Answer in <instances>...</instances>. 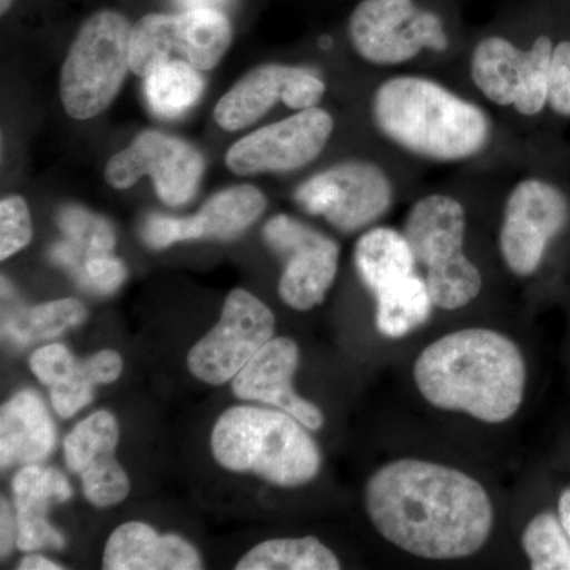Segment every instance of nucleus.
Segmentation results:
<instances>
[{"label": "nucleus", "mask_w": 570, "mask_h": 570, "mask_svg": "<svg viewBox=\"0 0 570 570\" xmlns=\"http://www.w3.org/2000/svg\"><path fill=\"white\" fill-rule=\"evenodd\" d=\"M32 219L29 206L20 195L0 202V261L13 257L32 242Z\"/></svg>", "instance_id": "nucleus-30"}, {"label": "nucleus", "mask_w": 570, "mask_h": 570, "mask_svg": "<svg viewBox=\"0 0 570 570\" xmlns=\"http://www.w3.org/2000/svg\"><path fill=\"white\" fill-rule=\"evenodd\" d=\"M78 360L71 354L70 348L63 344H48L37 348L29 360V367L48 389L56 387L69 377Z\"/></svg>", "instance_id": "nucleus-32"}, {"label": "nucleus", "mask_w": 570, "mask_h": 570, "mask_svg": "<svg viewBox=\"0 0 570 570\" xmlns=\"http://www.w3.org/2000/svg\"><path fill=\"white\" fill-rule=\"evenodd\" d=\"M75 273L85 287L104 295L118 291L127 277L126 265L112 253L86 255Z\"/></svg>", "instance_id": "nucleus-31"}, {"label": "nucleus", "mask_w": 570, "mask_h": 570, "mask_svg": "<svg viewBox=\"0 0 570 570\" xmlns=\"http://www.w3.org/2000/svg\"><path fill=\"white\" fill-rule=\"evenodd\" d=\"M414 381L431 406L504 423L519 412L527 365L510 337L466 328L439 337L415 360Z\"/></svg>", "instance_id": "nucleus-2"}, {"label": "nucleus", "mask_w": 570, "mask_h": 570, "mask_svg": "<svg viewBox=\"0 0 570 570\" xmlns=\"http://www.w3.org/2000/svg\"><path fill=\"white\" fill-rule=\"evenodd\" d=\"M335 129L322 108L296 111L291 118L254 130L234 142L225 165L235 175L287 174L313 163L324 151Z\"/></svg>", "instance_id": "nucleus-13"}, {"label": "nucleus", "mask_w": 570, "mask_h": 570, "mask_svg": "<svg viewBox=\"0 0 570 570\" xmlns=\"http://www.w3.org/2000/svg\"><path fill=\"white\" fill-rule=\"evenodd\" d=\"M299 365V348L291 337H273L232 382L239 400L272 404L294 415L307 430H321L324 415L316 404L296 395L292 379Z\"/></svg>", "instance_id": "nucleus-18"}, {"label": "nucleus", "mask_w": 570, "mask_h": 570, "mask_svg": "<svg viewBox=\"0 0 570 570\" xmlns=\"http://www.w3.org/2000/svg\"><path fill=\"white\" fill-rule=\"evenodd\" d=\"M524 553L534 570H570V538L560 515L539 513L521 535Z\"/></svg>", "instance_id": "nucleus-28"}, {"label": "nucleus", "mask_w": 570, "mask_h": 570, "mask_svg": "<svg viewBox=\"0 0 570 570\" xmlns=\"http://www.w3.org/2000/svg\"><path fill=\"white\" fill-rule=\"evenodd\" d=\"M341 562L317 538L272 539L258 543L236 570H337Z\"/></svg>", "instance_id": "nucleus-26"}, {"label": "nucleus", "mask_w": 570, "mask_h": 570, "mask_svg": "<svg viewBox=\"0 0 570 570\" xmlns=\"http://www.w3.org/2000/svg\"><path fill=\"white\" fill-rule=\"evenodd\" d=\"M264 238L284 258L279 295L285 305L296 311L321 305L336 279L337 243L285 214H277L265 224Z\"/></svg>", "instance_id": "nucleus-14"}, {"label": "nucleus", "mask_w": 570, "mask_h": 570, "mask_svg": "<svg viewBox=\"0 0 570 570\" xmlns=\"http://www.w3.org/2000/svg\"><path fill=\"white\" fill-rule=\"evenodd\" d=\"M434 302L426 281L412 273L376 294V325L385 337L407 336L430 321Z\"/></svg>", "instance_id": "nucleus-24"}, {"label": "nucleus", "mask_w": 570, "mask_h": 570, "mask_svg": "<svg viewBox=\"0 0 570 570\" xmlns=\"http://www.w3.org/2000/svg\"><path fill=\"white\" fill-rule=\"evenodd\" d=\"M371 108L381 134L425 159L456 163L489 145L491 127L485 112L428 78L385 81L374 92Z\"/></svg>", "instance_id": "nucleus-3"}, {"label": "nucleus", "mask_w": 570, "mask_h": 570, "mask_svg": "<svg viewBox=\"0 0 570 570\" xmlns=\"http://www.w3.org/2000/svg\"><path fill=\"white\" fill-rule=\"evenodd\" d=\"M88 317L85 305L75 298L55 299L33 306L22 317V324L17 328L18 340L31 341L52 340L62 335L67 330L81 325Z\"/></svg>", "instance_id": "nucleus-29"}, {"label": "nucleus", "mask_w": 570, "mask_h": 570, "mask_svg": "<svg viewBox=\"0 0 570 570\" xmlns=\"http://www.w3.org/2000/svg\"><path fill=\"white\" fill-rule=\"evenodd\" d=\"M73 494L62 472L40 464H28L13 480L17 508V547L21 551L58 549L66 547L61 532L48 521L51 502L69 501Z\"/></svg>", "instance_id": "nucleus-19"}, {"label": "nucleus", "mask_w": 570, "mask_h": 570, "mask_svg": "<svg viewBox=\"0 0 570 570\" xmlns=\"http://www.w3.org/2000/svg\"><path fill=\"white\" fill-rule=\"evenodd\" d=\"M204 91L200 70L184 61L165 62L145 78L146 102L157 118H181Z\"/></svg>", "instance_id": "nucleus-25"}, {"label": "nucleus", "mask_w": 570, "mask_h": 570, "mask_svg": "<svg viewBox=\"0 0 570 570\" xmlns=\"http://www.w3.org/2000/svg\"><path fill=\"white\" fill-rule=\"evenodd\" d=\"M296 67L265 63L247 71L214 108L213 118L227 132L246 129L277 102L287 104Z\"/></svg>", "instance_id": "nucleus-22"}, {"label": "nucleus", "mask_w": 570, "mask_h": 570, "mask_svg": "<svg viewBox=\"0 0 570 570\" xmlns=\"http://www.w3.org/2000/svg\"><path fill=\"white\" fill-rule=\"evenodd\" d=\"M118 444V420L108 411L94 412L63 441L67 466L80 475L86 499L99 509L121 504L130 491L129 478L115 456Z\"/></svg>", "instance_id": "nucleus-17"}, {"label": "nucleus", "mask_w": 570, "mask_h": 570, "mask_svg": "<svg viewBox=\"0 0 570 570\" xmlns=\"http://www.w3.org/2000/svg\"><path fill=\"white\" fill-rule=\"evenodd\" d=\"M200 553L179 535L159 534L149 524L130 521L116 528L104 551L107 570H197Z\"/></svg>", "instance_id": "nucleus-20"}, {"label": "nucleus", "mask_w": 570, "mask_h": 570, "mask_svg": "<svg viewBox=\"0 0 570 570\" xmlns=\"http://www.w3.org/2000/svg\"><path fill=\"white\" fill-rule=\"evenodd\" d=\"M212 450L228 471L249 472L287 489L306 485L322 466L321 450L306 426L281 409H228L213 428Z\"/></svg>", "instance_id": "nucleus-4"}, {"label": "nucleus", "mask_w": 570, "mask_h": 570, "mask_svg": "<svg viewBox=\"0 0 570 570\" xmlns=\"http://www.w3.org/2000/svg\"><path fill=\"white\" fill-rule=\"evenodd\" d=\"M551 56L553 43L547 36H540L530 51L504 37H487L472 52V81L491 102L535 116L549 105Z\"/></svg>", "instance_id": "nucleus-10"}, {"label": "nucleus", "mask_w": 570, "mask_h": 570, "mask_svg": "<svg viewBox=\"0 0 570 570\" xmlns=\"http://www.w3.org/2000/svg\"><path fill=\"white\" fill-rule=\"evenodd\" d=\"M176 7L183 11L212 9L223 11L232 0H174Z\"/></svg>", "instance_id": "nucleus-36"}, {"label": "nucleus", "mask_w": 570, "mask_h": 570, "mask_svg": "<svg viewBox=\"0 0 570 570\" xmlns=\"http://www.w3.org/2000/svg\"><path fill=\"white\" fill-rule=\"evenodd\" d=\"M132 28L115 10L97 11L82 22L59 78V96L70 118H96L118 97L130 70Z\"/></svg>", "instance_id": "nucleus-5"}, {"label": "nucleus", "mask_w": 570, "mask_h": 570, "mask_svg": "<svg viewBox=\"0 0 570 570\" xmlns=\"http://www.w3.org/2000/svg\"><path fill=\"white\" fill-rule=\"evenodd\" d=\"M365 508L382 538L423 560L472 557L493 531V502L482 483L433 461L377 469L366 483Z\"/></svg>", "instance_id": "nucleus-1"}, {"label": "nucleus", "mask_w": 570, "mask_h": 570, "mask_svg": "<svg viewBox=\"0 0 570 570\" xmlns=\"http://www.w3.org/2000/svg\"><path fill=\"white\" fill-rule=\"evenodd\" d=\"M415 264L417 261L406 236L395 228H373L356 242V272L374 295L387 285L412 275Z\"/></svg>", "instance_id": "nucleus-23"}, {"label": "nucleus", "mask_w": 570, "mask_h": 570, "mask_svg": "<svg viewBox=\"0 0 570 570\" xmlns=\"http://www.w3.org/2000/svg\"><path fill=\"white\" fill-rule=\"evenodd\" d=\"M569 213L568 198L553 184L524 179L513 187L499 232V250L513 275L531 276L539 268Z\"/></svg>", "instance_id": "nucleus-15"}, {"label": "nucleus", "mask_w": 570, "mask_h": 570, "mask_svg": "<svg viewBox=\"0 0 570 570\" xmlns=\"http://www.w3.org/2000/svg\"><path fill=\"white\" fill-rule=\"evenodd\" d=\"M232 39L234 31L224 11L145 14L132 28L130 70L146 78L170 61H184L200 71L213 70L223 61Z\"/></svg>", "instance_id": "nucleus-7"}, {"label": "nucleus", "mask_w": 570, "mask_h": 570, "mask_svg": "<svg viewBox=\"0 0 570 570\" xmlns=\"http://www.w3.org/2000/svg\"><path fill=\"white\" fill-rule=\"evenodd\" d=\"M558 515H560L562 524H564L566 531H568L570 538V489L561 494L560 504H558Z\"/></svg>", "instance_id": "nucleus-37"}, {"label": "nucleus", "mask_w": 570, "mask_h": 570, "mask_svg": "<svg viewBox=\"0 0 570 570\" xmlns=\"http://www.w3.org/2000/svg\"><path fill=\"white\" fill-rule=\"evenodd\" d=\"M122 356L111 348L97 352L86 360H78L69 377L50 389L51 404L62 419L73 417L91 404L97 385L112 384L121 376Z\"/></svg>", "instance_id": "nucleus-27"}, {"label": "nucleus", "mask_w": 570, "mask_h": 570, "mask_svg": "<svg viewBox=\"0 0 570 570\" xmlns=\"http://www.w3.org/2000/svg\"><path fill=\"white\" fill-rule=\"evenodd\" d=\"M276 318L262 299L235 288L225 299L220 321L187 355V367L205 384L232 381L275 337Z\"/></svg>", "instance_id": "nucleus-9"}, {"label": "nucleus", "mask_w": 570, "mask_h": 570, "mask_svg": "<svg viewBox=\"0 0 570 570\" xmlns=\"http://www.w3.org/2000/svg\"><path fill=\"white\" fill-rule=\"evenodd\" d=\"M415 261L426 266L434 305L445 311L468 306L482 291V275L463 253L466 212L449 195L434 194L412 206L404 223Z\"/></svg>", "instance_id": "nucleus-6"}, {"label": "nucleus", "mask_w": 570, "mask_h": 570, "mask_svg": "<svg viewBox=\"0 0 570 570\" xmlns=\"http://www.w3.org/2000/svg\"><path fill=\"white\" fill-rule=\"evenodd\" d=\"M18 569L21 570H61L63 566L59 562L48 560V558L41 557L39 553H29L18 564Z\"/></svg>", "instance_id": "nucleus-35"}, {"label": "nucleus", "mask_w": 570, "mask_h": 570, "mask_svg": "<svg viewBox=\"0 0 570 570\" xmlns=\"http://www.w3.org/2000/svg\"><path fill=\"white\" fill-rule=\"evenodd\" d=\"M204 171V156L190 142L146 130L108 160L105 179L112 189L124 190L151 176L160 200L181 206L197 193Z\"/></svg>", "instance_id": "nucleus-12"}, {"label": "nucleus", "mask_w": 570, "mask_h": 570, "mask_svg": "<svg viewBox=\"0 0 570 570\" xmlns=\"http://www.w3.org/2000/svg\"><path fill=\"white\" fill-rule=\"evenodd\" d=\"M348 37L360 58L376 66H396L423 50H448L441 18L412 0H362L348 20Z\"/></svg>", "instance_id": "nucleus-8"}, {"label": "nucleus", "mask_w": 570, "mask_h": 570, "mask_svg": "<svg viewBox=\"0 0 570 570\" xmlns=\"http://www.w3.org/2000/svg\"><path fill=\"white\" fill-rule=\"evenodd\" d=\"M14 0H0V13L6 14L11 9Z\"/></svg>", "instance_id": "nucleus-38"}, {"label": "nucleus", "mask_w": 570, "mask_h": 570, "mask_svg": "<svg viewBox=\"0 0 570 570\" xmlns=\"http://www.w3.org/2000/svg\"><path fill=\"white\" fill-rule=\"evenodd\" d=\"M266 197L253 184H239L214 194L200 212L190 217L151 214L141 236L153 249H165L190 239H234L261 219Z\"/></svg>", "instance_id": "nucleus-16"}, {"label": "nucleus", "mask_w": 570, "mask_h": 570, "mask_svg": "<svg viewBox=\"0 0 570 570\" xmlns=\"http://www.w3.org/2000/svg\"><path fill=\"white\" fill-rule=\"evenodd\" d=\"M56 428L39 393L21 390L0 411V464L2 468L37 464L51 455Z\"/></svg>", "instance_id": "nucleus-21"}, {"label": "nucleus", "mask_w": 570, "mask_h": 570, "mask_svg": "<svg viewBox=\"0 0 570 570\" xmlns=\"http://www.w3.org/2000/svg\"><path fill=\"white\" fill-rule=\"evenodd\" d=\"M17 523L13 521L11 515V508L6 498H2L0 502V551H2V558L9 557L11 550H13V543H17Z\"/></svg>", "instance_id": "nucleus-34"}, {"label": "nucleus", "mask_w": 570, "mask_h": 570, "mask_svg": "<svg viewBox=\"0 0 570 570\" xmlns=\"http://www.w3.org/2000/svg\"><path fill=\"white\" fill-rule=\"evenodd\" d=\"M549 107L558 115L570 116V41H561L553 48Z\"/></svg>", "instance_id": "nucleus-33"}, {"label": "nucleus", "mask_w": 570, "mask_h": 570, "mask_svg": "<svg viewBox=\"0 0 570 570\" xmlns=\"http://www.w3.org/2000/svg\"><path fill=\"white\" fill-rule=\"evenodd\" d=\"M295 200L337 230L354 234L389 213L393 186L379 165L348 160L307 179L296 189Z\"/></svg>", "instance_id": "nucleus-11"}]
</instances>
